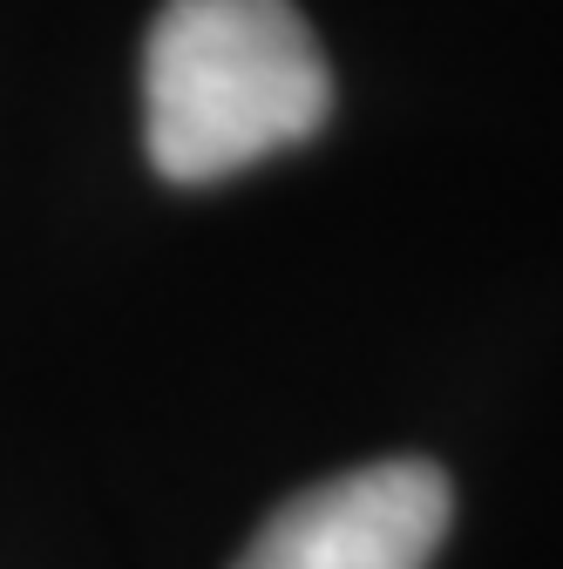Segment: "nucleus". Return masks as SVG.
<instances>
[{"label":"nucleus","instance_id":"f257e3e1","mask_svg":"<svg viewBox=\"0 0 563 569\" xmlns=\"http://www.w3.org/2000/svg\"><path fill=\"white\" fill-rule=\"evenodd\" d=\"M326 109L333 76L293 0H164L144 48V129L170 183H218L293 150Z\"/></svg>","mask_w":563,"mask_h":569},{"label":"nucleus","instance_id":"f03ea898","mask_svg":"<svg viewBox=\"0 0 563 569\" xmlns=\"http://www.w3.org/2000/svg\"><path fill=\"white\" fill-rule=\"evenodd\" d=\"M448 509L455 495L435 461H367L293 495L238 569H428Z\"/></svg>","mask_w":563,"mask_h":569}]
</instances>
